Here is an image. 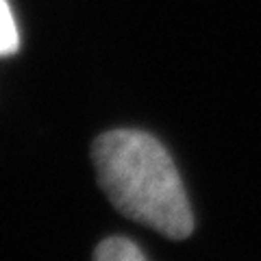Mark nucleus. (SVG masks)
<instances>
[{"instance_id": "1", "label": "nucleus", "mask_w": 261, "mask_h": 261, "mask_svg": "<svg viewBox=\"0 0 261 261\" xmlns=\"http://www.w3.org/2000/svg\"><path fill=\"white\" fill-rule=\"evenodd\" d=\"M98 181L120 214L166 238L183 240L194 220L168 150L142 130H111L96 140Z\"/></svg>"}, {"instance_id": "2", "label": "nucleus", "mask_w": 261, "mask_h": 261, "mask_svg": "<svg viewBox=\"0 0 261 261\" xmlns=\"http://www.w3.org/2000/svg\"><path fill=\"white\" fill-rule=\"evenodd\" d=\"M96 259L100 261H142L144 252L130 240L124 238H109L96 248Z\"/></svg>"}, {"instance_id": "3", "label": "nucleus", "mask_w": 261, "mask_h": 261, "mask_svg": "<svg viewBox=\"0 0 261 261\" xmlns=\"http://www.w3.org/2000/svg\"><path fill=\"white\" fill-rule=\"evenodd\" d=\"M18 44V29H15L11 9L5 0H0V55H11Z\"/></svg>"}]
</instances>
